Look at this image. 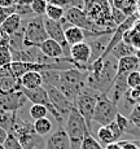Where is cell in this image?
<instances>
[{
  "mask_svg": "<svg viewBox=\"0 0 140 149\" xmlns=\"http://www.w3.org/2000/svg\"><path fill=\"white\" fill-rule=\"evenodd\" d=\"M86 86H87V71L71 68L60 71V79L56 88H59L70 101L75 102L77 97Z\"/></svg>",
  "mask_w": 140,
  "mask_h": 149,
  "instance_id": "1",
  "label": "cell"
},
{
  "mask_svg": "<svg viewBox=\"0 0 140 149\" xmlns=\"http://www.w3.org/2000/svg\"><path fill=\"white\" fill-rule=\"evenodd\" d=\"M118 60L109 54L104 58V66L96 74L87 73V86L100 93H108L117 77Z\"/></svg>",
  "mask_w": 140,
  "mask_h": 149,
  "instance_id": "2",
  "label": "cell"
},
{
  "mask_svg": "<svg viewBox=\"0 0 140 149\" xmlns=\"http://www.w3.org/2000/svg\"><path fill=\"white\" fill-rule=\"evenodd\" d=\"M9 134L14 135L20 140L24 149H44L45 147V140L43 139V136H39L34 131L33 123L18 118V114H16Z\"/></svg>",
  "mask_w": 140,
  "mask_h": 149,
  "instance_id": "3",
  "label": "cell"
},
{
  "mask_svg": "<svg viewBox=\"0 0 140 149\" xmlns=\"http://www.w3.org/2000/svg\"><path fill=\"white\" fill-rule=\"evenodd\" d=\"M65 131H66L68 136H69L71 149H81L82 141L84 140V137L87 136L88 134H91L84 118L81 116V113L77 110L75 107L71 109L70 114L66 118Z\"/></svg>",
  "mask_w": 140,
  "mask_h": 149,
  "instance_id": "4",
  "label": "cell"
},
{
  "mask_svg": "<svg viewBox=\"0 0 140 149\" xmlns=\"http://www.w3.org/2000/svg\"><path fill=\"white\" fill-rule=\"evenodd\" d=\"M100 95L101 93L98 92L96 90L86 86L82 90V92L78 95V97H77L75 102H74V107L77 108V110L84 118L90 131H92V117H93V111H95Z\"/></svg>",
  "mask_w": 140,
  "mask_h": 149,
  "instance_id": "5",
  "label": "cell"
},
{
  "mask_svg": "<svg viewBox=\"0 0 140 149\" xmlns=\"http://www.w3.org/2000/svg\"><path fill=\"white\" fill-rule=\"evenodd\" d=\"M49 38L44 26V17L35 16L25 25L24 45L25 48H39L43 42Z\"/></svg>",
  "mask_w": 140,
  "mask_h": 149,
  "instance_id": "6",
  "label": "cell"
},
{
  "mask_svg": "<svg viewBox=\"0 0 140 149\" xmlns=\"http://www.w3.org/2000/svg\"><path fill=\"white\" fill-rule=\"evenodd\" d=\"M118 114V107L108 97L107 93H101L93 111L92 122L99 123L100 126H109L116 121Z\"/></svg>",
  "mask_w": 140,
  "mask_h": 149,
  "instance_id": "7",
  "label": "cell"
},
{
  "mask_svg": "<svg viewBox=\"0 0 140 149\" xmlns=\"http://www.w3.org/2000/svg\"><path fill=\"white\" fill-rule=\"evenodd\" d=\"M65 19H66V22L69 25L78 26L86 31H108V30L100 29L98 25L88 17V14L86 13L82 8L71 7L69 9H66V12H65ZM109 31H112V30H109Z\"/></svg>",
  "mask_w": 140,
  "mask_h": 149,
  "instance_id": "8",
  "label": "cell"
},
{
  "mask_svg": "<svg viewBox=\"0 0 140 149\" xmlns=\"http://www.w3.org/2000/svg\"><path fill=\"white\" fill-rule=\"evenodd\" d=\"M45 90L48 92V96H49V100L52 102L53 108L57 110V113L62 117V118H68V116L70 114L71 109L74 108V102L70 101L59 88L52 87V86H44Z\"/></svg>",
  "mask_w": 140,
  "mask_h": 149,
  "instance_id": "9",
  "label": "cell"
},
{
  "mask_svg": "<svg viewBox=\"0 0 140 149\" xmlns=\"http://www.w3.org/2000/svg\"><path fill=\"white\" fill-rule=\"evenodd\" d=\"M44 26L45 30H47L48 36L61 44L65 57H70V45L68 44L66 39H65V30L61 22L52 21V19H48L47 17H44Z\"/></svg>",
  "mask_w": 140,
  "mask_h": 149,
  "instance_id": "10",
  "label": "cell"
},
{
  "mask_svg": "<svg viewBox=\"0 0 140 149\" xmlns=\"http://www.w3.org/2000/svg\"><path fill=\"white\" fill-rule=\"evenodd\" d=\"M29 101L27 97L25 96V93L21 90L12 92L9 95L5 96H0V109L5 111H12L16 113L20 109L24 108V105Z\"/></svg>",
  "mask_w": 140,
  "mask_h": 149,
  "instance_id": "11",
  "label": "cell"
},
{
  "mask_svg": "<svg viewBox=\"0 0 140 149\" xmlns=\"http://www.w3.org/2000/svg\"><path fill=\"white\" fill-rule=\"evenodd\" d=\"M44 149H71L70 140L65 128L59 127L51 136L45 140Z\"/></svg>",
  "mask_w": 140,
  "mask_h": 149,
  "instance_id": "12",
  "label": "cell"
},
{
  "mask_svg": "<svg viewBox=\"0 0 140 149\" xmlns=\"http://www.w3.org/2000/svg\"><path fill=\"white\" fill-rule=\"evenodd\" d=\"M39 49L42 51L43 54L48 57V58L53 60L56 62H61L64 61L65 62V53H64V49H62L61 44L57 43L56 40L53 39L48 38L45 42H43L40 45H39Z\"/></svg>",
  "mask_w": 140,
  "mask_h": 149,
  "instance_id": "13",
  "label": "cell"
},
{
  "mask_svg": "<svg viewBox=\"0 0 140 149\" xmlns=\"http://www.w3.org/2000/svg\"><path fill=\"white\" fill-rule=\"evenodd\" d=\"M130 90L127 86V74L123 75H118L116 77V81H114L113 86L110 87L109 92L107 93L108 97L114 102L116 105H118V102L122 100V97L125 96V93Z\"/></svg>",
  "mask_w": 140,
  "mask_h": 149,
  "instance_id": "14",
  "label": "cell"
},
{
  "mask_svg": "<svg viewBox=\"0 0 140 149\" xmlns=\"http://www.w3.org/2000/svg\"><path fill=\"white\" fill-rule=\"evenodd\" d=\"M110 36L112 35H104V36H100V38H96V39L90 40V43H88L90 47H91L90 65L104 54L105 49H107V47H108V43H109V40H110Z\"/></svg>",
  "mask_w": 140,
  "mask_h": 149,
  "instance_id": "15",
  "label": "cell"
},
{
  "mask_svg": "<svg viewBox=\"0 0 140 149\" xmlns=\"http://www.w3.org/2000/svg\"><path fill=\"white\" fill-rule=\"evenodd\" d=\"M140 65V60L138 56L132 54V56H126L118 60V69H117V77L128 74L131 71L136 70Z\"/></svg>",
  "mask_w": 140,
  "mask_h": 149,
  "instance_id": "16",
  "label": "cell"
},
{
  "mask_svg": "<svg viewBox=\"0 0 140 149\" xmlns=\"http://www.w3.org/2000/svg\"><path fill=\"white\" fill-rule=\"evenodd\" d=\"M21 87L26 90H35L43 86V77L40 71H29L20 78Z\"/></svg>",
  "mask_w": 140,
  "mask_h": 149,
  "instance_id": "17",
  "label": "cell"
},
{
  "mask_svg": "<svg viewBox=\"0 0 140 149\" xmlns=\"http://www.w3.org/2000/svg\"><path fill=\"white\" fill-rule=\"evenodd\" d=\"M22 26V17L17 13H13L3 22V25L0 26V31L3 35L10 36Z\"/></svg>",
  "mask_w": 140,
  "mask_h": 149,
  "instance_id": "18",
  "label": "cell"
},
{
  "mask_svg": "<svg viewBox=\"0 0 140 149\" xmlns=\"http://www.w3.org/2000/svg\"><path fill=\"white\" fill-rule=\"evenodd\" d=\"M21 90V82L14 77H0V96L9 95Z\"/></svg>",
  "mask_w": 140,
  "mask_h": 149,
  "instance_id": "19",
  "label": "cell"
},
{
  "mask_svg": "<svg viewBox=\"0 0 140 149\" xmlns=\"http://www.w3.org/2000/svg\"><path fill=\"white\" fill-rule=\"evenodd\" d=\"M65 30V39H66L68 44L74 45L78 44V43H82L86 40V35H84V30L78 26H73V25H69Z\"/></svg>",
  "mask_w": 140,
  "mask_h": 149,
  "instance_id": "20",
  "label": "cell"
},
{
  "mask_svg": "<svg viewBox=\"0 0 140 149\" xmlns=\"http://www.w3.org/2000/svg\"><path fill=\"white\" fill-rule=\"evenodd\" d=\"M13 62L12 51L9 45V36L3 35V39L0 42V68L8 66Z\"/></svg>",
  "mask_w": 140,
  "mask_h": 149,
  "instance_id": "21",
  "label": "cell"
},
{
  "mask_svg": "<svg viewBox=\"0 0 140 149\" xmlns=\"http://www.w3.org/2000/svg\"><path fill=\"white\" fill-rule=\"evenodd\" d=\"M135 53H136V48L123 40L119 42L118 44L114 47V49L110 52V54H112L113 57H116L117 60L122 58V57H126V56H132V54H135Z\"/></svg>",
  "mask_w": 140,
  "mask_h": 149,
  "instance_id": "22",
  "label": "cell"
},
{
  "mask_svg": "<svg viewBox=\"0 0 140 149\" xmlns=\"http://www.w3.org/2000/svg\"><path fill=\"white\" fill-rule=\"evenodd\" d=\"M96 139L102 147H107L108 144L116 143V139H114V135L112 130L109 128V126H100L99 130L96 131Z\"/></svg>",
  "mask_w": 140,
  "mask_h": 149,
  "instance_id": "23",
  "label": "cell"
},
{
  "mask_svg": "<svg viewBox=\"0 0 140 149\" xmlns=\"http://www.w3.org/2000/svg\"><path fill=\"white\" fill-rule=\"evenodd\" d=\"M24 36H25V26H21L13 35L9 36V45L10 49H16V51H21L25 49L24 45Z\"/></svg>",
  "mask_w": 140,
  "mask_h": 149,
  "instance_id": "24",
  "label": "cell"
},
{
  "mask_svg": "<svg viewBox=\"0 0 140 149\" xmlns=\"http://www.w3.org/2000/svg\"><path fill=\"white\" fill-rule=\"evenodd\" d=\"M65 12H66V10H65L64 8L56 7V5H52V4H48L47 5V9H45V14H44V16L47 17L48 19L61 22L62 19L65 18Z\"/></svg>",
  "mask_w": 140,
  "mask_h": 149,
  "instance_id": "25",
  "label": "cell"
},
{
  "mask_svg": "<svg viewBox=\"0 0 140 149\" xmlns=\"http://www.w3.org/2000/svg\"><path fill=\"white\" fill-rule=\"evenodd\" d=\"M33 126H34V131H35L39 136L47 135V134H49L51 130H52V122H51V119H48L47 117L38 119V121H34Z\"/></svg>",
  "mask_w": 140,
  "mask_h": 149,
  "instance_id": "26",
  "label": "cell"
},
{
  "mask_svg": "<svg viewBox=\"0 0 140 149\" xmlns=\"http://www.w3.org/2000/svg\"><path fill=\"white\" fill-rule=\"evenodd\" d=\"M16 114H17V111L16 113H12V111H5L3 109H0V127L4 128L5 131H8V134L12 130Z\"/></svg>",
  "mask_w": 140,
  "mask_h": 149,
  "instance_id": "27",
  "label": "cell"
},
{
  "mask_svg": "<svg viewBox=\"0 0 140 149\" xmlns=\"http://www.w3.org/2000/svg\"><path fill=\"white\" fill-rule=\"evenodd\" d=\"M60 71L61 70H43L40 71L43 77V86H52L56 87L60 79Z\"/></svg>",
  "mask_w": 140,
  "mask_h": 149,
  "instance_id": "28",
  "label": "cell"
},
{
  "mask_svg": "<svg viewBox=\"0 0 140 149\" xmlns=\"http://www.w3.org/2000/svg\"><path fill=\"white\" fill-rule=\"evenodd\" d=\"M48 113L49 111H48L47 108L43 107V105H38V104H33V107L29 110V114H30L31 119H34V121H38L40 118H45Z\"/></svg>",
  "mask_w": 140,
  "mask_h": 149,
  "instance_id": "29",
  "label": "cell"
},
{
  "mask_svg": "<svg viewBox=\"0 0 140 149\" xmlns=\"http://www.w3.org/2000/svg\"><path fill=\"white\" fill-rule=\"evenodd\" d=\"M81 149H104V147L100 144L98 141V139H96L92 134H88V135L84 137L83 141H82Z\"/></svg>",
  "mask_w": 140,
  "mask_h": 149,
  "instance_id": "30",
  "label": "cell"
},
{
  "mask_svg": "<svg viewBox=\"0 0 140 149\" xmlns=\"http://www.w3.org/2000/svg\"><path fill=\"white\" fill-rule=\"evenodd\" d=\"M47 0H33L31 3V9L35 16H44L45 9H47Z\"/></svg>",
  "mask_w": 140,
  "mask_h": 149,
  "instance_id": "31",
  "label": "cell"
},
{
  "mask_svg": "<svg viewBox=\"0 0 140 149\" xmlns=\"http://www.w3.org/2000/svg\"><path fill=\"white\" fill-rule=\"evenodd\" d=\"M128 122L134 127H140V102L135 105V108L131 110L128 116Z\"/></svg>",
  "mask_w": 140,
  "mask_h": 149,
  "instance_id": "32",
  "label": "cell"
},
{
  "mask_svg": "<svg viewBox=\"0 0 140 149\" xmlns=\"http://www.w3.org/2000/svg\"><path fill=\"white\" fill-rule=\"evenodd\" d=\"M4 149H24V147H22V144L20 143V140L17 139L14 135H12V134H9L7 137V140H5L4 143Z\"/></svg>",
  "mask_w": 140,
  "mask_h": 149,
  "instance_id": "33",
  "label": "cell"
},
{
  "mask_svg": "<svg viewBox=\"0 0 140 149\" xmlns=\"http://www.w3.org/2000/svg\"><path fill=\"white\" fill-rule=\"evenodd\" d=\"M127 86L128 88H136L140 86V71L134 70L127 74Z\"/></svg>",
  "mask_w": 140,
  "mask_h": 149,
  "instance_id": "34",
  "label": "cell"
},
{
  "mask_svg": "<svg viewBox=\"0 0 140 149\" xmlns=\"http://www.w3.org/2000/svg\"><path fill=\"white\" fill-rule=\"evenodd\" d=\"M112 19H113L114 25L118 27L119 25L123 24V22L127 19V16L123 12H122L121 9H117V8H113L112 7Z\"/></svg>",
  "mask_w": 140,
  "mask_h": 149,
  "instance_id": "35",
  "label": "cell"
},
{
  "mask_svg": "<svg viewBox=\"0 0 140 149\" xmlns=\"http://www.w3.org/2000/svg\"><path fill=\"white\" fill-rule=\"evenodd\" d=\"M116 123H117V126L121 128L122 132L126 134L128 126H130V122H128V118H127V117H125L123 114L118 111V114H117V117H116Z\"/></svg>",
  "mask_w": 140,
  "mask_h": 149,
  "instance_id": "36",
  "label": "cell"
},
{
  "mask_svg": "<svg viewBox=\"0 0 140 149\" xmlns=\"http://www.w3.org/2000/svg\"><path fill=\"white\" fill-rule=\"evenodd\" d=\"M14 13L20 14L21 17L29 16V14H34L33 9H31V5H25V4H14Z\"/></svg>",
  "mask_w": 140,
  "mask_h": 149,
  "instance_id": "37",
  "label": "cell"
},
{
  "mask_svg": "<svg viewBox=\"0 0 140 149\" xmlns=\"http://www.w3.org/2000/svg\"><path fill=\"white\" fill-rule=\"evenodd\" d=\"M48 4L56 5V7H61L65 10L73 7V0H47Z\"/></svg>",
  "mask_w": 140,
  "mask_h": 149,
  "instance_id": "38",
  "label": "cell"
},
{
  "mask_svg": "<svg viewBox=\"0 0 140 149\" xmlns=\"http://www.w3.org/2000/svg\"><path fill=\"white\" fill-rule=\"evenodd\" d=\"M14 13V8H4V7H0V26L3 25V22L10 16V14Z\"/></svg>",
  "mask_w": 140,
  "mask_h": 149,
  "instance_id": "39",
  "label": "cell"
},
{
  "mask_svg": "<svg viewBox=\"0 0 140 149\" xmlns=\"http://www.w3.org/2000/svg\"><path fill=\"white\" fill-rule=\"evenodd\" d=\"M109 128L112 130V132H113V135H114V139H116V141H119V139L122 137L123 132H122L121 128H119L118 126H117L116 121H114L113 123H110V125H109Z\"/></svg>",
  "mask_w": 140,
  "mask_h": 149,
  "instance_id": "40",
  "label": "cell"
},
{
  "mask_svg": "<svg viewBox=\"0 0 140 149\" xmlns=\"http://www.w3.org/2000/svg\"><path fill=\"white\" fill-rule=\"evenodd\" d=\"M118 143L121 145V149H139L138 143H134L131 140H119Z\"/></svg>",
  "mask_w": 140,
  "mask_h": 149,
  "instance_id": "41",
  "label": "cell"
},
{
  "mask_svg": "<svg viewBox=\"0 0 140 149\" xmlns=\"http://www.w3.org/2000/svg\"><path fill=\"white\" fill-rule=\"evenodd\" d=\"M128 95H130V97L136 104H139L140 102V86L136 88H130V90H128Z\"/></svg>",
  "mask_w": 140,
  "mask_h": 149,
  "instance_id": "42",
  "label": "cell"
},
{
  "mask_svg": "<svg viewBox=\"0 0 140 149\" xmlns=\"http://www.w3.org/2000/svg\"><path fill=\"white\" fill-rule=\"evenodd\" d=\"M126 134H130V135L136 136L140 140V127H134V126L130 125L128 126V128H127V131H126Z\"/></svg>",
  "mask_w": 140,
  "mask_h": 149,
  "instance_id": "43",
  "label": "cell"
},
{
  "mask_svg": "<svg viewBox=\"0 0 140 149\" xmlns=\"http://www.w3.org/2000/svg\"><path fill=\"white\" fill-rule=\"evenodd\" d=\"M127 0H112V7L117 8V9H122L123 5L126 4Z\"/></svg>",
  "mask_w": 140,
  "mask_h": 149,
  "instance_id": "44",
  "label": "cell"
},
{
  "mask_svg": "<svg viewBox=\"0 0 140 149\" xmlns=\"http://www.w3.org/2000/svg\"><path fill=\"white\" fill-rule=\"evenodd\" d=\"M8 131H5L4 128H1L0 127V145H4V143H5V140H7V137H8Z\"/></svg>",
  "mask_w": 140,
  "mask_h": 149,
  "instance_id": "45",
  "label": "cell"
},
{
  "mask_svg": "<svg viewBox=\"0 0 140 149\" xmlns=\"http://www.w3.org/2000/svg\"><path fill=\"white\" fill-rule=\"evenodd\" d=\"M16 4V0H0V7L10 8Z\"/></svg>",
  "mask_w": 140,
  "mask_h": 149,
  "instance_id": "46",
  "label": "cell"
},
{
  "mask_svg": "<svg viewBox=\"0 0 140 149\" xmlns=\"http://www.w3.org/2000/svg\"><path fill=\"white\" fill-rule=\"evenodd\" d=\"M104 149H121V145H119L118 141L112 143V144H108L107 147H104Z\"/></svg>",
  "mask_w": 140,
  "mask_h": 149,
  "instance_id": "47",
  "label": "cell"
},
{
  "mask_svg": "<svg viewBox=\"0 0 140 149\" xmlns=\"http://www.w3.org/2000/svg\"><path fill=\"white\" fill-rule=\"evenodd\" d=\"M33 0H16V4H25V5H31Z\"/></svg>",
  "mask_w": 140,
  "mask_h": 149,
  "instance_id": "48",
  "label": "cell"
},
{
  "mask_svg": "<svg viewBox=\"0 0 140 149\" xmlns=\"http://www.w3.org/2000/svg\"><path fill=\"white\" fill-rule=\"evenodd\" d=\"M1 39H3V34H1V31H0V42H1Z\"/></svg>",
  "mask_w": 140,
  "mask_h": 149,
  "instance_id": "49",
  "label": "cell"
},
{
  "mask_svg": "<svg viewBox=\"0 0 140 149\" xmlns=\"http://www.w3.org/2000/svg\"><path fill=\"white\" fill-rule=\"evenodd\" d=\"M139 141H140V140H139ZM139 149H140V144H139Z\"/></svg>",
  "mask_w": 140,
  "mask_h": 149,
  "instance_id": "50",
  "label": "cell"
}]
</instances>
